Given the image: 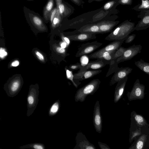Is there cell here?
I'll list each match as a JSON object with an SVG mask.
<instances>
[{
	"mask_svg": "<svg viewBox=\"0 0 149 149\" xmlns=\"http://www.w3.org/2000/svg\"><path fill=\"white\" fill-rule=\"evenodd\" d=\"M133 0H118V2L120 4L122 5H131Z\"/></svg>",
	"mask_w": 149,
	"mask_h": 149,
	"instance_id": "836d02e7",
	"label": "cell"
},
{
	"mask_svg": "<svg viewBox=\"0 0 149 149\" xmlns=\"http://www.w3.org/2000/svg\"><path fill=\"white\" fill-rule=\"evenodd\" d=\"M143 143L141 141H139L136 145L137 148L138 149H141L143 146Z\"/></svg>",
	"mask_w": 149,
	"mask_h": 149,
	"instance_id": "f35d334b",
	"label": "cell"
},
{
	"mask_svg": "<svg viewBox=\"0 0 149 149\" xmlns=\"http://www.w3.org/2000/svg\"><path fill=\"white\" fill-rule=\"evenodd\" d=\"M136 35L135 34H133L131 35H128L126 38L125 42L126 43H131L136 37Z\"/></svg>",
	"mask_w": 149,
	"mask_h": 149,
	"instance_id": "1f68e13d",
	"label": "cell"
},
{
	"mask_svg": "<svg viewBox=\"0 0 149 149\" xmlns=\"http://www.w3.org/2000/svg\"><path fill=\"white\" fill-rule=\"evenodd\" d=\"M142 46L140 45L134 44L126 48L123 55L117 59V62L119 63L131 59L141 52Z\"/></svg>",
	"mask_w": 149,
	"mask_h": 149,
	"instance_id": "5b68a950",
	"label": "cell"
},
{
	"mask_svg": "<svg viewBox=\"0 0 149 149\" xmlns=\"http://www.w3.org/2000/svg\"><path fill=\"white\" fill-rule=\"evenodd\" d=\"M135 24L127 20L115 28L105 38L106 40L114 41L126 38L135 30Z\"/></svg>",
	"mask_w": 149,
	"mask_h": 149,
	"instance_id": "6da1fadb",
	"label": "cell"
},
{
	"mask_svg": "<svg viewBox=\"0 0 149 149\" xmlns=\"http://www.w3.org/2000/svg\"><path fill=\"white\" fill-rule=\"evenodd\" d=\"M135 120L139 123L142 122L143 121V117L139 115H137L135 116Z\"/></svg>",
	"mask_w": 149,
	"mask_h": 149,
	"instance_id": "74e56055",
	"label": "cell"
},
{
	"mask_svg": "<svg viewBox=\"0 0 149 149\" xmlns=\"http://www.w3.org/2000/svg\"><path fill=\"white\" fill-rule=\"evenodd\" d=\"M60 107V102L59 100L54 102L50 107L49 110V115L52 116L56 115L59 111Z\"/></svg>",
	"mask_w": 149,
	"mask_h": 149,
	"instance_id": "cb8c5ba5",
	"label": "cell"
},
{
	"mask_svg": "<svg viewBox=\"0 0 149 149\" xmlns=\"http://www.w3.org/2000/svg\"><path fill=\"white\" fill-rule=\"evenodd\" d=\"M103 45L97 41L83 44L78 49L75 55L77 57L88 54L95 50Z\"/></svg>",
	"mask_w": 149,
	"mask_h": 149,
	"instance_id": "8992f818",
	"label": "cell"
},
{
	"mask_svg": "<svg viewBox=\"0 0 149 149\" xmlns=\"http://www.w3.org/2000/svg\"><path fill=\"white\" fill-rule=\"evenodd\" d=\"M102 0H88V2L89 3H90L91 2H93V1H102Z\"/></svg>",
	"mask_w": 149,
	"mask_h": 149,
	"instance_id": "bcb514c9",
	"label": "cell"
},
{
	"mask_svg": "<svg viewBox=\"0 0 149 149\" xmlns=\"http://www.w3.org/2000/svg\"><path fill=\"white\" fill-rule=\"evenodd\" d=\"M65 69L67 78L71 81L74 86L77 88L79 85L81 84V82L79 81L74 79V74L72 71L67 68H65Z\"/></svg>",
	"mask_w": 149,
	"mask_h": 149,
	"instance_id": "d4e9b609",
	"label": "cell"
},
{
	"mask_svg": "<svg viewBox=\"0 0 149 149\" xmlns=\"http://www.w3.org/2000/svg\"><path fill=\"white\" fill-rule=\"evenodd\" d=\"M81 66L82 65L80 63H76L70 65L69 66L68 68L70 70L73 71L78 69H80Z\"/></svg>",
	"mask_w": 149,
	"mask_h": 149,
	"instance_id": "4dcf8cb0",
	"label": "cell"
},
{
	"mask_svg": "<svg viewBox=\"0 0 149 149\" xmlns=\"http://www.w3.org/2000/svg\"><path fill=\"white\" fill-rule=\"evenodd\" d=\"M61 17L63 18L67 16L70 13V8L62 2L56 6Z\"/></svg>",
	"mask_w": 149,
	"mask_h": 149,
	"instance_id": "7402d4cb",
	"label": "cell"
},
{
	"mask_svg": "<svg viewBox=\"0 0 149 149\" xmlns=\"http://www.w3.org/2000/svg\"><path fill=\"white\" fill-rule=\"evenodd\" d=\"M7 55V53L5 50L2 48H1L0 51V56L1 58H3Z\"/></svg>",
	"mask_w": 149,
	"mask_h": 149,
	"instance_id": "8d00e7d4",
	"label": "cell"
},
{
	"mask_svg": "<svg viewBox=\"0 0 149 149\" xmlns=\"http://www.w3.org/2000/svg\"><path fill=\"white\" fill-rule=\"evenodd\" d=\"M133 69L129 67H118L114 72L109 82L111 86L119 81L124 79L131 73Z\"/></svg>",
	"mask_w": 149,
	"mask_h": 149,
	"instance_id": "52a82bcc",
	"label": "cell"
},
{
	"mask_svg": "<svg viewBox=\"0 0 149 149\" xmlns=\"http://www.w3.org/2000/svg\"><path fill=\"white\" fill-rule=\"evenodd\" d=\"M56 51L59 53L63 54L64 55H66V49L61 47H57L56 48Z\"/></svg>",
	"mask_w": 149,
	"mask_h": 149,
	"instance_id": "e575fe53",
	"label": "cell"
},
{
	"mask_svg": "<svg viewBox=\"0 0 149 149\" xmlns=\"http://www.w3.org/2000/svg\"><path fill=\"white\" fill-rule=\"evenodd\" d=\"M119 4L118 0H112L106 3L103 6V9L105 10L110 9L113 6Z\"/></svg>",
	"mask_w": 149,
	"mask_h": 149,
	"instance_id": "f1b7e54d",
	"label": "cell"
},
{
	"mask_svg": "<svg viewBox=\"0 0 149 149\" xmlns=\"http://www.w3.org/2000/svg\"><path fill=\"white\" fill-rule=\"evenodd\" d=\"M93 122L96 131L100 133L102 130V118L99 101H97L94 107Z\"/></svg>",
	"mask_w": 149,
	"mask_h": 149,
	"instance_id": "9c48e42d",
	"label": "cell"
},
{
	"mask_svg": "<svg viewBox=\"0 0 149 149\" xmlns=\"http://www.w3.org/2000/svg\"><path fill=\"white\" fill-rule=\"evenodd\" d=\"M137 17L140 20L135 26V30H145L149 27V10L140 11Z\"/></svg>",
	"mask_w": 149,
	"mask_h": 149,
	"instance_id": "30bf717a",
	"label": "cell"
},
{
	"mask_svg": "<svg viewBox=\"0 0 149 149\" xmlns=\"http://www.w3.org/2000/svg\"><path fill=\"white\" fill-rule=\"evenodd\" d=\"M98 144L100 147L101 149H110V148L107 144L104 143H103L100 141L98 142Z\"/></svg>",
	"mask_w": 149,
	"mask_h": 149,
	"instance_id": "d590c367",
	"label": "cell"
},
{
	"mask_svg": "<svg viewBox=\"0 0 149 149\" xmlns=\"http://www.w3.org/2000/svg\"><path fill=\"white\" fill-rule=\"evenodd\" d=\"M54 0H48L45 6L43 12V18L46 23L49 21L50 13L54 8Z\"/></svg>",
	"mask_w": 149,
	"mask_h": 149,
	"instance_id": "ffe728a7",
	"label": "cell"
},
{
	"mask_svg": "<svg viewBox=\"0 0 149 149\" xmlns=\"http://www.w3.org/2000/svg\"><path fill=\"white\" fill-rule=\"evenodd\" d=\"M101 81L98 79H93L76 92L74 97L76 102H84L86 97L89 95H93L99 88Z\"/></svg>",
	"mask_w": 149,
	"mask_h": 149,
	"instance_id": "7a4b0ae2",
	"label": "cell"
},
{
	"mask_svg": "<svg viewBox=\"0 0 149 149\" xmlns=\"http://www.w3.org/2000/svg\"><path fill=\"white\" fill-rule=\"evenodd\" d=\"M27 0L28 1H33V0Z\"/></svg>",
	"mask_w": 149,
	"mask_h": 149,
	"instance_id": "7dc6e473",
	"label": "cell"
},
{
	"mask_svg": "<svg viewBox=\"0 0 149 149\" xmlns=\"http://www.w3.org/2000/svg\"><path fill=\"white\" fill-rule=\"evenodd\" d=\"M127 48L121 46L113 54V60L117 59L123 54Z\"/></svg>",
	"mask_w": 149,
	"mask_h": 149,
	"instance_id": "f546056e",
	"label": "cell"
},
{
	"mask_svg": "<svg viewBox=\"0 0 149 149\" xmlns=\"http://www.w3.org/2000/svg\"><path fill=\"white\" fill-rule=\"evenodd\" d=\"M75 140L76 145L74 149H96L94 146L88 140L81 132L77 133Z\"/></svg>",
	"mask_w": 149,
	"mask_h": 149,
	"instance_id": "ba28073f",
	"label": "cell"
},
{
	"mask_svg": "<svg viewBox=\"0 0 149 149\" xmlns=\"http://www.w3.org/2000/svg\"><path fill=\"white\" fill-rule=\"evenodd\" d=\"M62 19L58 8L56 14L51 23L52 26L53 27H55L58 26L61 23Z\"/></svg>",
	"mask_w": 149,
	"mask_h": 149,
	"instance_id": "83f0119b",
	"label": "cell"
},
{
	"mask_svg": "<svg viewBox=\"0 0 149 149\" xmlns=\"http://www.w3.org/2000/svg\"><path fill=\"white\" fill-rule=\"evenodd\" d=\"M101 70H87L74 74V79L79 81L91 78L102 72Z\"/></svg>",
	"mask_w": 149,
	"mask_h": 149,
	"instance_id": "5bb4252c",
	"label": "cell"
},
{
	"mask_svg": "<svg viewBox=\"0 0 149 149\" xmlns=\"http://www.w3.org/2000/svg\"><path fill=\"white\" fill-rule=\"evenodd\" d=\"M116 50L101 52L97 51L88 55V57L91 59H103L111 61L113 60V54Z\"/></svg>",
	"mask_w": 149,
	"mask_h": 149,
	"instance_id": "e0dca14e",
	"label": "cell"
},
{
	"mask_svg": "<svg viewBox=\"0 0 149 149\" xmlns=\"http://www.w3.org/2000/svg\"><path fill=\"white\" fill-rule=\"evenodd\" d=\"M117 59L112 60L109 65V68L106 75V77H107L114 73L118 68V63L117 62Z\"/></svg>",
	"mask_w": 149,
	"mask_h": 149,
	"instance_id": "4316f807",
	"label": "cell"
},
{
	"mask_svg": "<svg viewBox=\"0 0 149 149\" xmlns=\"http://www.w3.org/2000/svg\"><path fill=\"white\" fill-rule=\"evenodd\" d=\"M96 35L92 33H81L68 36L67 37L72 41L84 42L96 39Z\"/></svg>",
	"mask_w": 149,
	"mask_h": 149,
	"instance_id": "9a60e30c",
	"label": "cell"
},
{
	"mask_svg": "<svg viewBox=\"0 0 149 149\" xmlns=\"http://www.w3.org/2000/svg\"><path fill=\"white\" fill-rule=\"evenodd\" d=\"M22 82L18 79H15L11 81L5 87L7 95L10 97L17 95L21 88Z\"/></svg>",
	"mask_w": 149,
	"mask_h": 149,
	"instance_id": "7c38bea8",
	"label": "cell"
},
{
	"mask_svg": "<svg viewBox=\"0 0 149 149\" xmlns=\"http://www.w3.org/2000/svg\"><path fill=\"white\" fill-rule=\"evenodd\" d=\"M75 4L79 6L81 4V2L80 0H71Z\"/></svg>",
	"mask_w": 149,
	"mask_h": 149,
	"instance_id": "7bdbcfd3",
	"label": "cell"
},
{
	"mask_svg": "<svg viewBox=\"0 0 149 149\" xmlns=\"http://www.w3.org/2000/svg\"><path fill=\"white\" fill-rule=\"evenodd\" d=\"M56 2V6L62 2V0H55Z\"/></svg>",
	"mask_w": 149,
	"mask_h": 149,
	"instance_id": "f6af8a7d",
	"label": "cell"
},
{
	"mask_svg": "<svg viewBox=\"0 0 149 149\" xmlns=\"http://www.w3.org/2000/svg\"><path fill=\"white\" fill-rule=\"evenodd\" d=\"M67 44L65 42H62L61 45V47L62 48H65L67 46Z\"/></svg>",
	"mask_w": 149,
	"mask_h": 149,
	"instance_id": "ee69618b",
	"label": "cell"
},
{
	"mask_svg": "<svg viewBox=\"0 0 149 149\" xmlns=\"http://www.w3.org/2000/svg\"><path fill=\"white\" fill-rule=\"evenodd\" d=\"M21 149L27 148L34 149H45L44 144L40 143H35L25 145L19 147Z\"/></svg>",
	"mask_w": 149,
	"mask_h": 149,
	"instance_id": "484cf974",
	"label": "cell"
},
{
	"mask_svg": "<svg viewBox=\"0 0 149 149\" xmlns=\"http://www.w3.org/2000/svg\"><path fill=\"white\" fill-rule=\"evenodd\" d=\"M81 33L101 34L98 24L97 23H94L84 25L75 31L71 33L68 36Z\"/></svg>",
	"mask_w": 149,
	"mask_h": 149,
	"instance_id": "4fadbf2b",
	"label": "cell"
},
{
	"mask_svg": "<svg viewBox=\"0 0 149 149\" xmlns=\"http://www.w3.org/2000/svg\"><path fill=\"white\" fill-rule=\"evenodd\" d=\"M63 39L64 41V42H65L67 46H68L70 43V40L67 37H63Z\"/></svg>",
	"mask_w": 149,
	"mask_h": 149,
	"instance_id": "60d3db41",
	"label": "cell"
},
{
	"mask_svg": "<svg viewBox=\"0 0 149 149\" xmlns=\"http://www.w3.org/2000/svg\"><path fill=\"white\" fill-rule=\"evenodd\" d=\"M135 64L141 70L148 74L149 77V63L143 59L135 61Z\"/></svg>",
	"mask_w": 149,
	"mask_h": 149,
	"instance_id": "44dd1931",
	"label": "cell"
},
{
	"mask_svg": "<svg viewBox=\"0 0 149 149\" xmlns=\"http://www.w3.org/2000/svg\"><path fill=\"white\" fill-rule=\"evenodd\" d=\"M111 61H108L103 59L90 61L86 65L81 67L79 71L89 70H99L104 67L107 65H109Z\"/></svg>",
	"mask_w": 149,
	"mask_h": 149,
	"instance_id": "8fae6325",
	"label": "cell"
},
{
	"mask_svg": "<svg viewBox=\"0 0 149 149\" xmlns=\"http://www.w3.org/2000/svg\"><path fill=\"white\" fill-rule=\"evenodd\" d=\"M119 22L118 21L104 20L99 22L98 24L101 34L111 32L114 27Z\"/></svg>",
	"mask_w": 149,
	"mask_h": 149,
	"instance_id": "2e32d148",
	"label": "cell"
},
{
	"mask_svg": "<svg viewBox=\"0 0 149 149\" xmlns=\"http://www.w3.org/2000/svg\"><path fill=\"white\" fill-rule=\"evenodd\" d=\"M57 10L58 8L57 7L54 8L50 13L49 17V21L51 24L52 22L53 19L56 14Z\"/></svg>",
	"mask_w": 149,
	"mask_h": 149,
	"instance_id": "d6a6232c",
	"label": "cell"
},
{
	"mask_svg": "<svg viewBox=\"0 0 149 149\" xmlns=\"http://www.w3.org/2000/svg\"><path fill=\"white\" fill-rule=\"evenodd\" d=\"M141 3L134 7L132 9L137 11L149 10V0H141Z\"/></svg>",
	"mask_w": 149,
	"mask_h": 149,
	"instance_id": "603a6c76",
	"label": "cell"
},
{
	"mask_svg": "<svg viewBox=\"0 0 149 149\" xmlns=\"http://www.w3.org/2000/svg\"><path fill=\"white\" fill-rule=\"evenodd\" d=\"M128 78V77H127L117 82L114 95V101L115 103L118 101L123 94Z\"/></svg>",
	"mask_w": 149,
	"mask_h": 149,
	"instance_id": "ac0fdd59",
	"label": "cell"
},
{
	"mask_svg": "<svg viewBox=\"0 0 149 149\" xmlns=\"http://www.w3.org/2000/svg\"><path fill=\"white\" fill-rule=\"evenodd\" d=\"M19 62L17 60H16L13 61L11 64L12 65L13 67H16L19 65Z\"/></svg>",
	"mask_w": 149,
	"mask_h": 149,
	"instance_id": "b9f144b4",
	"label": "cell"
},
{
	"mask_svg": "<svg viewBox=\"0 0 149 149\" xmlns=\"http://www.w3.org/2000/svg\"><path fill=\"white\" fill-rule=\"evenodd\" d=\"M23 10L26 19L29 23L40 29L45 28V21L39 15L25 6L24 7Z\"/></svg>",
	"mask_w": 149,
	"mask_h": 149,
	"instance_id": "277c9868",
	"label": "cell"
},
{
	"mask_svg": "<svg viewBox=\"0 0 149 149\" xmlns=\"http://www.w3.org/2000/svg\"><path fill=\"white\" fill-rule=\"evenodd\" d=\"M36 54L38 58L40 60H44V57L43 56L40 52L37 51L36 52Z\"/></svg>",
	"mask_w": 149,
	"mask_h": 149,
	"instance_id": "ab89813d",
	"label": "cell"
},
{
	"mask_svg": "<svg viewBox=\"0 0 149 149\" xmlns=\"http://www.w3.org/2000/svg\"><path fill=\"white\" fill-rule=\"evenodd\" d=\"M126 38L121 40L113 41L97 51L101 52L116 50L121 46Z\"/></svg>",
	"mask_w": 149,
	"mask_h": 149,
	"instance_id": "d6986e66",
	"label": "cell"
},
{
	"mask_svg": "<svg viewBox=\"0 0 149 149\" xmlns=\"http://www.w3.org/2000/svg\"><path fill=\"white\" fill-rule=\"evenodd\" d=\"M39 94L38 88L36 86L30 87L27 97V110L26 115L29 117L33 113L37 105Z\"/></svg>",
	"mask_w": 149,
	"mask_h": 149,
	"instance_id": "3957f363",
	"label": "cell"
}]
</instances>
